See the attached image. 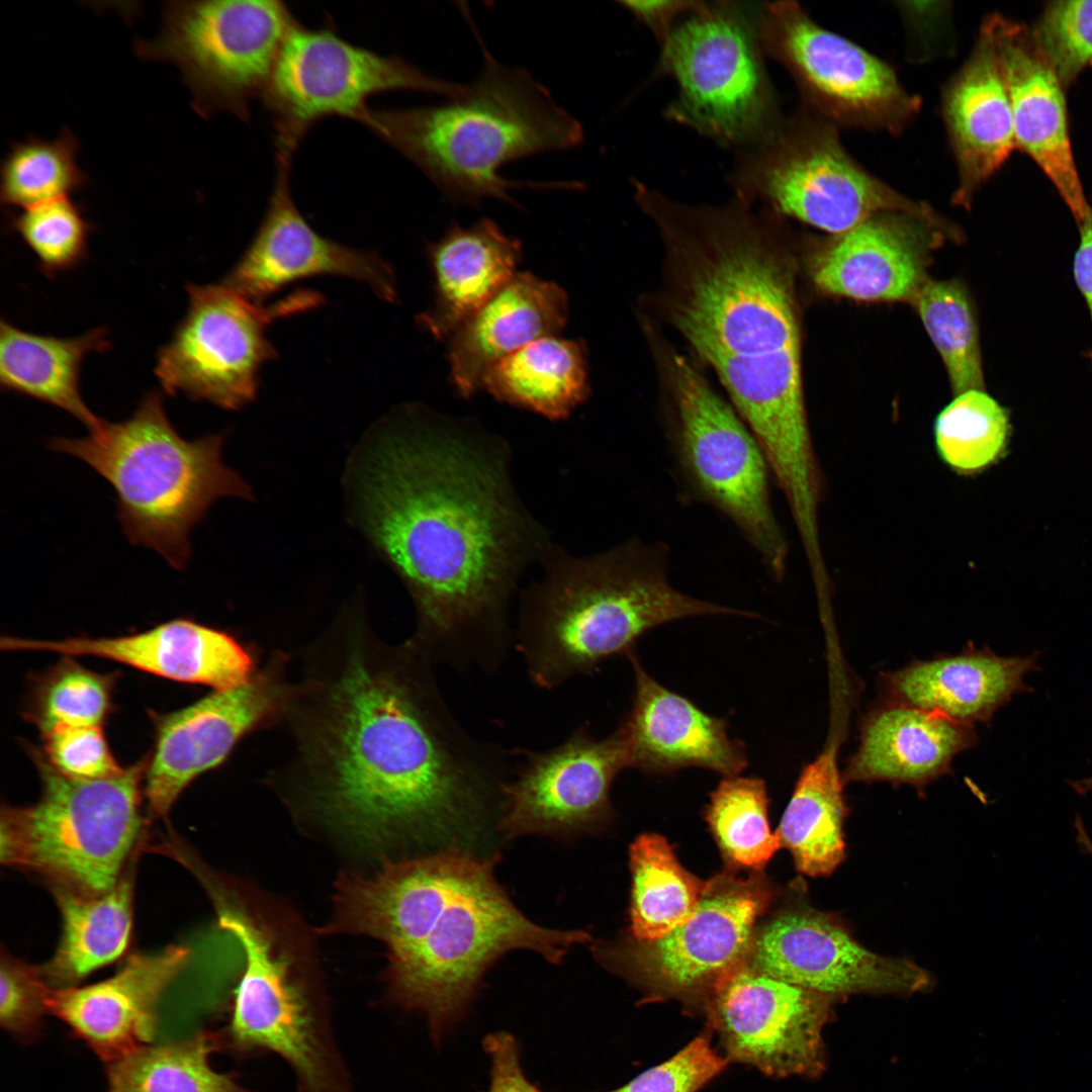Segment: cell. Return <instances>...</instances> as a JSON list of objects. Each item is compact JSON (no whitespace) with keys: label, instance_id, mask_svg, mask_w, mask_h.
<instances>
[{"label":"cell","instance_id":"cell-14","mask_svg":"<svg viewBox=\"0 0 1092 1092\" xmlns=\"http://www.w3.org/2000/svg\"><path fill=\"white\" fill-rule=\"evenodd\" d=\"M679 461L699 493L741 530L768 573H786L788 544L776 518L769 467L756 439L735 411L689 362L671 369Z\"/></svg>","mask_w":1092,"mask_h":1092},{"label":"cell","instance_id":"cell-27","mask_svg":"<svg viewBox=\"0 0 1092 1092\" xmlns=\"http://www.w3.org/2000/svg\"><path fill=\"white\" fill-rule=\"evenodd\" d=\"M931 223L904 212H883L837 235L814 261L824 292L864 301L913 299L924 283Z\"/></svg>","mask_w":1092,"mask_h":1092},{"label":"cell","instance_id":"cell-17","mask_svg":"<svg viewBox=\"0 0 1092 1092\" xmlns=\"http://www.w3.org/2000/svg\"><path fill=\"white\" fill-rule=\"evenodd\" d=\"M838 999L767 976L746 962L706 1002L708 1025L728 1062L774 1077H815L825 1068L822 1030Z\"/></svg>","mask_w":1092,"mask_h":1092},{"label":"cell","instance_id":"cell-40","mask_svg":"<svg viewBox=\"0 0 1092 1092\" xmlns=\"http://www.w3.org/2000/svg\"><path fill=\"white\" fill-rule=\"evenodd\" d=\"M768 798L762 780L727 777L712 793L706 820L728 860L761 870L782 847L767 819Z\"/></svg>","mask_w":1092,"mask_h":1092},{"label":"cell","instance_id":"cell-45","mask_svg":"<svg viewBox=\"0 0 1092 1092\" xmlns=\"http://www.w3.org/2000/svg\"><path fill=\"white\" fill-rule=\"evenodd\" d=\"M1030 32L1066 89L1092 68V0L1046 2Z\"/></svg>","mask_w":1092,"mask_h":1092},{"label":"cell","instance_id":"cell-4","mask_svg":"<svg viewBox=\"0 0 1092 1092\" xmlns=\"http://www.w3.org/2000/svg\"><path fill=\"white\" fill-rule=\"evenodd\" d=\"M671 304L673 324L715 370L762 444L809 425L791 275L765 233L738 229L698 246Z\"/></svg>","mask_w":1092,"mask_h":1092},{"label":"cell","instance_id":"cell-52","mask_svg":"<svg viewBox=\"0 0 1092 1092\" xmlns=\"http://www.w3.org/2000/svg\"><path fill=\"white\" fill-rule=\"evenodd\" d=\"M1072 786L1077 793L1086 794L1092 790V777L1085 780L1077 781Z\"/></svg>","mask_w":1092,"mask_h":1092},{"label":"cell","instance_id":"cell-50","mask_svg":"<svg viewBox=\"0 0 1092 1092\" xmlns=\"http://www.w3.org/2000/svg\"><path fill=\"white\" fill-rule=\"evenodd\" d=\"M620 3L654 33L661 46L675 23L695 5L696 1H622Z\"/></svg>","mask_w":1092,"mask_h":1092},{"label":"cell","instance_id":"cell-21","mask_svg":"<svg viewBox=\"0 0 1092 1092\" xmlns=\"http://www.w3.org/2000/svg\"><path fill=\"white\" fill-rule=\"evenodd\" d=\"M749 965L767 976L823 994H912L930 986L926 971L906 959L858 943L833 916L787 911L753 939Z\"/></svg>","mask_w":1092,"mask_h":1092},{"label":"cell","instance_id":"cell-37","mask_svg":"<svg viewBox=\"0 0 1092 1092\" xmlns=\"http://www.w3.org/2000/svg\"><path fill=\"white\" fill-rule=\"evenodd\" d=\"M631 931L638 941L658 939L695 911L710 882L687 872L666 839L642 834L631 844Z\"/></svg>","mask_w":1092,"mask_h":1092},{"label":"cell","instance_id":"cell-43","mask_svg":"<svg viewBox=\"0 0 1092 1092\" xmlns=\"http://www.w3.org/2000/svg\"><path fill=\"white\" fill-rule=\"evenodd\" d=\"M113 674L92 671L65 656L36 685L29 716L46 734L67 726H101L111 710Z\"/></svg>","mask_w":1092,"mask_h":1092},{"label":"cell","instance_id":"cell-24","mask_svg":"<svg viewBox=\"0 0 1092 1092\" xmlns=\"http://www.w3.org/2000/svg\"><path fill=\"white\" fill-rule=\"evenodd\" d=\"M0 647L7 651L100 657L168 679L207 686L214 691L243 686L261 667L253 647L232 633L186 618L119 637L54 641L7 636L1 638Z\"/></svg>","mask_w":1092,"mask_h":1092},{"label":"cell","instance_id":"cell-49","mask_svg":"<svg viewBox=\"0 0 1092 1092\" xmlns=\"http://www.w3.org/2000/svg\"><path fill=\"white\" fill-rule=\"evenodd\" d=\"M485 1052L491 1061L490 1085L486 1092H543L524 1075L519 1044L505 1031L485 1036Z\"/></svg>","mask_w":1092,"mask_h":1092},{"label":"cell","instance_id":"cell-5","mask_svg":"<svg viewBox=\"0 0 1092 1092\" xmlns=\"http://www.w3.org/2000/svg\"><path fill=\"white\" fill-rule=\"evenodd\" d=\"M544 574L522 598L518 648L532 681L554 689L631 650L647 631L678 619L750 612L690 597L667 577L665 550L628 542L588 557L551 545Z\"/></svg>","mask_w":1092,"mask_h":1092},{"label":"cell","instance_id":"cell-41","mask_svg":"<svg viewBox=\"0 0 1092 1092\" xmlns=\"http://www.w3.org/2000/svg\"><path fill=\"white\" fill-rule=\"evenodd\" d=\"M1009 430L1004 408L983 389L954 395L936 416L934 444L939 459L959 475H973L994 463Z\"/></svg>","mask_w":1092,"mask_h":1092},{"label":"cell","instance_id":"cell-34","mask_svg":"<svg viewBox=\"0 0 1092 1092\" xmlns=\"http://www.w3.org/2000/svg\"><path fill=\"white\" fill-rule=\"evenodd\" d=\"M831 729L823 750L801 770L777 831L797 870L810 877L831 874L844 859L847 806L837 762L841 734Z\"/></svg>","mask_w":1092,"mask_h":1092},{"label":"cell","instance_id":"cell-20","mask_svg":"<svg viewBox=\"0 0 1092 1092\" xmlns=\"http://www.w3.org/2000/svg\"><path fill=\"white\" fill-rule=\"evenodd\" d=\"M767 894L755 882L711 881L692 915L652 941H639L625 962L656 995L707 1000L747 962L753 927Z\"/></svg>","mask_w":1092,"mask_h":1092},{"label":"cell","instance_id":"cell-29","mask_svg":"<svg viewBox=\"0 0 1092 1092\" xmlns=\"http://www.w3.org/2000/svg\"><path fill=\"white\" fill-rule=\"evenodd\" d=\"M1037 655L1001 656L970 644L954 655L914 660L882 672L883 700L909 705L974 726L988 723L1014 695L1027 692L1023 679Z\"/></svg>","mask_w":1092,"mask_h":1092},{"label":"cell","instance_id":"cell-6","mask_svg":"<svg viewBox=\"0 0 1092 1092\" xmlns=\"http://www.w3.org/2000/svg\"><path fill=\"white\" fill-rule=\"evenodd\" d=\"M484 65L466 91L428 107L371 109L365 125L416 164L451 201L513 202L520 183L500 176L508 162L583 139L580 123L523 69L499 64L478 39Z\"/></svg>","mask_w":1092,"mask_h":1092},{"label":"cell","instance_id":"cell-47","mask_svg":"<svg viewBox=\"0 0 1092 1092\" xmlns=\"http://www.w3.org/2000/svg\"><path fill=\"white\" fill-rule=\"evenodd\" d=\"M728 1063L713 1049L710 1036L703 1033L667 1061L609 1092H698Z\"/></svg>","mask_w":1092,"mask_h":1092},{"label":"cell","instance_id":"cell-13","mask_svg":"<svg viewBox=\"0 0 1092 1092\" xmlns=\"http://www.w3.org/2000/svg\"><path fill=\"white\" fill-rule=\"evenodd\" d=\"M757 28L764 55L792 76L802 106L837 128L899 134L919 113L920 98L888 63L823 28L798 3L757 7Z\"/></svg>","mask_w":1092,"mask_h":1092},{"label":"cell","instance_id":"cell-31","mask_svg":"<svg viewBox=\"0 0 1092 1092\" xmlns=\"http://www.w3.org/2000/svg\"><path fill=\"white\" fill-rule=\"evenodd\" d=\"M567 316L564 290L517 273L450 336L448 359L459 394L473 395L486 370L500 359L537 339L557 336Z\"/></svg>","mask_w":1092,"mask_h":1092},{"label":"cell","instance_id":"cell-30","mask_svg":"<svg viewBox=\"0 0 1092 1092\" xmlns=\"http://www.w3.org/2000/svg\"><path fill=\"white\" fill-rule=\"evenodd\" d=\"M977 742L974 726L882 699L861 721L858 746L842 772L843 783L884 781L921 791L947 775L953 758Z\"/></svg>","mask_w":1092,"mask_h":1092},{"label":"cell","instance_id":"cell-46","mask_svg":"<svg viewBox=\"0 0 1092 1092\" xmlns=\"http://www.w3.org/2000/svg\"><path fill=\"white\" fill-rule=\"evenodd\" d=\"M0 1024L21 1043H33L42 1035L50 1014L53 988L41 968L2 956L0 969Z\"/></svg>","mask_w":1092,"mask_h":1092},{"label":"cell","instance_id":"cell-16","mask_svg":"<svg viewBox=\"0 0 1092 1092\" xmlns=\"http://www.w3.org/2000/svg\"><path fill=\"white\" fill-rule=\"evenodd\" d=\"M219 927L245 953L222 1046L240 1055L276 1054L294 1071L300 1092H353L331 1028L267 932L239 909L224 912Z\"/></svg>","mask_w":1092,"mask_h":1092},{"label":"cell","instance_id":"cell-44","mask_svg":"<svg viewBox=\"0 0 1092 1092\" xmlns=\"http://www.w3.org/2000/svg\"><path fill=\"white\" fill-rule=\"evenodd\" d=\"M8 226L34 253L48 277L72 269L86 258L93 230L82 207L70 196L22 208L9 217Z\"/></svg>","mask_w":1092,"mask_h":1092},{"label":"cell","instance_id":"cell-3","mask_svg":"<svg viewBox=\"0 0 1092 1092\" xmlns=\"http://www.w3.org/2000/svg\"><path fill=\"white\" fill-rule=\"evenodd\" d=\"M496 859L448 850L339 883L332 930L387 946L391 998L423 1013L436 1039L508 951L529 949L559 964L590 939L583 930L547 928L525 916L495 879Z\"/></svg>","mask_w":1092,"mask_h":1092},{"label":"cell","instance_id":"cell-48","mask_svg":"<svg viewBox=\"0 0 1092 1092\" xmlns=\"http://www.w3.org/2000/svg\"><path fill=\"white\" fill-rule=\"evenodd\" d=\"M44 754L61 774L80 780H97L119 775L101 726L62 725L43 734Z\"/></svg>","mask_w":1092,"mask_h":1092},{"label":"cell","instance_id":"cell-10","mask_svg":"<svg viewBox=\"0 0 1092 1092\" xmlns=\"http://www.w3.org/2000/svg\"><path fill=\"white\" fill-rule=\"evenodd\" d=\"M677 83L667 117L726 147H750L783 118L763 63L757 7L696 1L660 46Z\"/></svg>","mask_w":1092,"mask_h":1092},{"label":"cell","instance_id":"cell-7","mask_svg":"<svg viewBox=\"0 0 1092 1092\" xmlns=\"http://www.w3.org/2000/svg\"><path fill=\"white\" fill-rule=\"evenodd\" d=\"M223 434L184 439L158 390L149 391L128 419L101 421L83 438L57 437L49 447L87 463L113 488L122 531L134 545L157 551L176 569L190 557V533L224 496L249 497L250 488L222 460Z\"/></svg>","mask_w":1092,"mask_h":1092},{"label":"cell","instance_id":"cell-33","mask_svg":"<svg viewBox=\"0 0 1092 1092\" xmlns=\"http://www.w3.org/2000/svg\"><path fill=\"white\" fill-rule=\"evenodd\" d=\"M109 349L108 332L103 327L73 338H57L28 333L2 320L1 387L59 407L89 431L94 430L102 420L82 397L81 369L90 353Z\"/></svg>","mask_w":1092,"mask_h":1092},{"label":"cell","instance_id":"cell-39","mask_svg":"<svg viewBox=\"0 0 1092 1092\" xmlns=\"http://www.w3.org/2000/svg\"><path fill=\"white\" fill-rule=\"evenodd\" d=\"M80 149L68 127L53 140L31 135L13 143L0 166L1 203L22 209L87 186L89 177L78 164Z\"/></svg>","mask_w":1092,"mask_h":1092},{"label":"cell","instance_id":"cell-11","mask_svg":"<svg viewBox=\"0 0 1092 1092\" xmlns=\"http://www.w3.org/2000/svg\"><path fill=\"white\" fill-rule=\"evenodd\" d=\"M296 22L276 0L168 1L159 33L133 49L178 68L201 117L226 111L249 121Z\"/></svg>","mask_w":1092,"mask_h":1092},{"label":"cell","instance_id":"cell-22","mask_svg":"<svg viewBox=\"0 0 1092 1092\" xmlns=\"http://www.w3.org/2000/svg\"><path fill=\"white\" fill-rule=\"evenodd\" d=\"M293 155L276 151L275 182L265 214L222 283L262 304L297 280L339 276L364 283L380 299L394 302L396 280L386 260L323 237L298 210L289 186Z\"/></svg>","mask_w":1092,"mask_h":1092},{"label":"cell","instance_id":"cell-32","mask_svg":"<svg viewBox=\"0 0 1092 1092\" xmlns=\"http://www.w3.org/2000/svg\"><path fill=\"white\" fill-rule=\"evenodd\" d=\"M521 244L488 218L453 225L428 247L434 276L432 306L418 316L437 339L450 337L517 274Z\"/></svg>","mask_w":1092,"mask_h":1092},{"label":"cell","instance_id":"cell-25","mask_svg":"<svg viewBox=\"0 0 1092 1092\" xmlns=\"http://www.w3.org/2000/svg\"><path fill=\"white\" fill-rule=\"evenodd\" d=\"M189 958L190 950L183 945L131 954L103 981L53 989L50 1014L106 1064L116 1061L153 1039L158 1004Z\"/></svg>","mask_w":1092,"mask_h":1092},{"label":"cell","instance_id":"cell-36","mask_svg":"<svg viewBox=\"0 0 1092 1092\" xmlns=\"http://www.w3.org/2000/svg\"><path fill=\"white\" fill-rule=\"evenodd\" d=\"M54 890L62 916V935L56 952L41 971L49 984L59 989L74 987L124 952L132 921V887L128 879H120L99 895Z\"/></svg>","mask_w":1092,"mask_h":1092},{"label":"cell","instance_id":"cell-8","mask_svg":"<svg viewBox=\"0 0 1092 1092\" xmlns=\"http://www.w3.org/2000/svg\"><path fill=\"white\" fill-rule=\"evenodd\" d=\"M31 752L41 795L30 806L2 809L1 862L38 874L54 889L105 893L121 879L141 830V785L149 758L110 778L80 780Z\"/></svg>","mask_w":1092,"mask_h":1092},{"label":"cell","instance_id":"cell-18","mask_svg":"<svg viewBox=\"0 0 1092 1092\" xmlns=\"http://www.w3.org/2000/svg\"><path fill=\"white\" fill-rule=\"evenodd\" d=\"M288 663L289 656L276 651L249 682L155 719L156 744L145 775L154 814L166 817L183 790L220 765L247 735L281 724L291 684Z\"/></svg>","mask_w":1092,"mask_h":1092},{"label":"cell","instance_id":"cell-19","mask_svg":"<svg viewBox=\"0 0 1092 1092\" xmlns=\"http://www.w3.org/2000/svg\"><path fill=\"white\" fill-rule=\"evenodd\" d=\"M520 752L517 776L502 786L505 809L498 829L507 838L590 827L609 812L614 779L630 767L618 730L597 739L580 726L553 748Z\"/></svg>","mask_w":1092,"mask_h":1092},{"label":"cell","instance_id":"cell-15","mask_svg":"<svg viewBox=\"0 0 1092 1092\" xmlns=\"http://www.w3.org/2000/svg\"><path fill=\"white\" fill-rule=\"evenodd\" d=\"M465 85L435 78L399 57L381 56L343 39L330 28L298 21L288 33L262 101L278 150L295 152L315 122L341 116L363 124L375 94L395 90L437 93L455 99Z\"/></svg>","mask_w":1092,"mask_h":1092},{"label":"cell","instance_id":"cell-26","mask_svg":"<svg viewBox=\"0 0 1092 1092\" xmlns=\"http://www.w3.org/2000/svg\"><path fill=\"white\" fill-rule=\"evenodd\" d=\"M635 673L631 710L618 728L629 766L669 772L690 766L737 776L747 765L743 744L728 734L722 719L708 715L690 700L652 678L631 650Z\"/></svg>","mask_w":1092,"mask_h":1092},{"label":"cell","instance_id":"cell-35","mask_svg":"<svg viewBox=\"0 0 1092 1092\" xmlns=\"http://www.w3.org/2000/svg\"><path fill=\"white\" fill-rule=\"evenodd\" d=\"M481 388L552 421L566 419L588 394L582 345L557 336L537 339L491 365Z\"/></svg>","mask_w":1092,"mask_h":1092},{"label":"cell","instance_id":"cell-1","mask_svg":"<svg viewBox=\"0 0 1092 1092\" xmlns=\"http://www.w3.org/2000/svg\"><path fill=\"white\" fill-rule=\"evenodd\" d=\"M282 722L291 751L271 774L314 810L367 837L442 831L479 818L506 759L445 703L434 658L346 613L308 646Z\"/></svg>","mask_w":1092,"mask_h":1092},{"label":"cell","instance_id":"cell-28","mask_svg":"<svg viewBox=\"0 0 1092 1092\" xmlns=\"http://www.w3.org/2000/svg\"><path fill=\"white\" fill-rule=\"evenodd\" d=\"M941 108L958 170L953 201L967 206L1017 148L1007 88L983 26L970 56L945 84Z\"/></svg>","mask_w":1092,"mask_h":1092},{"label":"cell","instance_id":"cell-51","mask_svg":"<svg viewBox=\"0 0 1092 1092\" xmlns=\"http://www.w3.org/2000/svg\"><path fill=\"white\" fill-rule=\"evenodd\" d=\"M1079 226L1080 245L1074 259V275L1085 296L1092 320V205Z\"/></svg>","mask_w":1092,"mask_h":1092},{"label":"cell","instance_id":"cell-12","mask_svg":"<svg viewBox=\"0 0 1092 1092\" xmlns=\"http://www.w3.org/2000/svg\"><path fill=\"white\" fill-rule=\"evenodd\" d=\"M186 290V314L159 350L155 374L167 394L224 410L251 402L262 366L278 356L268 328L325 300L315 290L299 289L269 304L255 303L222 282L187 284Z\"/></svg>","mask_w":1092,"mask_h":1092},{"label":"cell","instance_id":"cell-38","mask_svg":"<svg viewBox=\"0 0 1092 1092\" xmlns=\"http://www.w3.org/2000/svg\"><path fill=\"white\" fill-rule=\"evenodd\" d=\"M219 1034L201 1031L178 1042L144 1045L106 1064L108 1092H255L211 1066Z\"/></svg>","mask_w":1092,"mask_h":1092},{"label":"cell","instance_id":"cell-9","mask_svg":"<svg viewBox=\"0 0 1092 1092\" xmlns=\"http://www.w3.org/2000/svg\"><path fill=\"white\" fill-rule=\"evenodd\" d=\"M839 128L803 107L737 156L729 181L737 197L841 235L883 212L917 216L951 231L928 204L913 200L856 162Z\"/></svg>","mask_w":1092,"mask_h":1092},{"label":"cell","instance_id":"cell-2","mask_svg":"<svg viewBox=\"0 0 1092 1092\" xmlns=\"http://www.w3.org/2000/svg\"><path fill=\"white\" fill-rule=\"evenodd\" d=\"M500 441L403 412L357 473L362 526L401 577L433 658L494 664L518 577L551 544L518 502Z\"/></svg>","mask_w":1092,"mask_h":1092},{"label":"cell","instance_id":"cell-23","mask_svg":"<svg viewBox=\"0 0 1092 1092\" xmlns=\"http://www.w3.org/2000/svg\"><path fill=\"white\" fill-rule=\"evenodd\" d=\"M981 26L997 54L1017 148L1045 174L1079 224L1091 205L1073 157L1066 88L1025 24L994 12Z\"/></svg>","mask_w":1092,"mask_h":1092},{"label":"cell","instance_id":"cell-42","mask_svg":"<svg viewBox=\"0 0 1092 1092\" xmlns=\"http://www.w3.org/2000/svg\"><path fill=\"white\" fill-rule=\"evenodd\" d=\"M913 300L945 365L954 395L982 389L978 330L963 287L953 281L925 280Z\"/></svg>","mask_w":1092,"mask_h":1092}]
</instances>
